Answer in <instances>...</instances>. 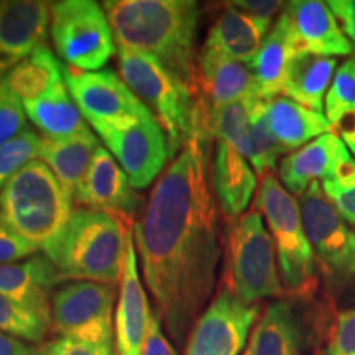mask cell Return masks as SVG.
I'll use <instances>...</instances> for the list:
<instances>
[{
	"mask_svg": "<svg viewBox=\"0 0 355 355\" xmlns=\"http://www.w3.org/2000/svg\"><path fill=\"white\" fill-rule=\"evenodd\" d=\"M212 139L191 137L153 186L133 224L141 273L162 326L181 347L209 303L222 255L211 181Z\"/></svg>",
	"mask_w": 355,
	"mask_h": 355,
	"instance_id": "1",
	"label": "cell"
},
{
	"mask_svg": "<svg viewBox=\"0 0 355 355\" xmlns=\"http://www.w3.org/2000/svg\"><path fill=\"white\" fill-rule=\"evenodd\" d=\"M102 7L119 50L157 58L171 74L196 92V38L201 19L198 2L107 0Z\"/></svg>",
	"mask_w": 355,
	"mask_h": 355,
	"instance_id": "2",
	"label": "cell"
},
{
	"mask_svg": "<svg viewBox=\"0 0 355 355\" xmlns=\"http://www.w3.org/2000/svg\"><path fill=\"white\" fill-rule=\"evenodd\" d=\"M119 73L165 130L170 157L181 152L196 133L211 135V109L157 58L140 51L119 50Z\"/></svg>",
	"mask_w": 355,
	"mask_h": 355,
	"instance_id": "3",
	"label": "cell"
},
{
	"mask_svg": "<svg viewBox=\"0 0 355 355\" xmlns=\"http://www.w3.org/2000/svg\"><path fill=\"white\" fill-rule=\"evenodd\" d=\"M127 229L107 212L78 207L46 252L63 282L121 283L127 250Z\"/></svg>",
	"mask_w": 355,
	"mask_h": 355,
	"instance_id": "4",
	"label": "cell"
},
{
	"mask_svg": "<svg viewBox=\"0 0 355 355\" xmlns=\"http://www.w3.org/2000/svg\"><path fill=\"white\" fill-rule=\"evenodd\" d=\"M73 202L46 163L33 159L0 191V224L46 254L68 224Z\"/></svg>",
	"mask_w": 355,
	"mask_h": 355,
	"instance_id": "5",
	"label": "cell"
},
{
	"mask_svg": "<svg viewBox=\"0 0 355 355\" xmlns=\"http://www.w3.org/2000/svg\"><path fill=\"white\" fill-rule=\"evenodd\" d=\"M255 209L272 235L285 295L309 300L318 286V260L306 237L298 199L283 188L273 173L261 178Z\"/></svg>",
	"mask_w": 355,
	"mask_h": 355,
	"instance_id": "6",
	"label": "cell"
},
{
	"mask_svg": "<svg viewBox=\"0 0 355 355\" xmlns=\"http://www.w3.org/2000/svg\"><path fill=\"white\" fill-rule=\"evenodd\" d=\"M224 275L220 286L247 304L285 295L277 250L263 216L252 209L227 220L224 239Z\"/></svg>",
	"mask_w": 355,
	"mask_h": 355,
	"instance_id": "7",
	"label": "cell"
},
{
	"mask_svg": "<svg viewBox=\"0 0 355 355\" xmlns=\"http://www.w3.org/2000/svg\"><path fill=\"white\" fill-rule=\"evenodd\" d=\"M50 35L58 56L79 71H101L117 51L104 7L94 0L53 2Z\"/></svg>",
	"mask_w": 355,
	"mask_h": 355,
	"instance_id": "8",
	"label": "cell"
},
{
	"mask_svg": "<svg viewBox=\"0 0 355 355\" xmlns=\"http://www.w3.org/2000/svg\"><path fill=\"white\" fill-rule=\"evenodd\" d=\"M115 286L71 282L51 298V331L60 339L112 345Z\"/></svg>",
	"mask_w": 355,
	"mask_h": 355,
	"instance_id": "9",
	"label": "cell"
},
{
	"mask_svg": "<svg viewBox=\"0 0 355 355\" xmlns=\"http://www.w3.org/2000/svg\"><path fill=\"white\" fill-rule=\"evenodd\" d=\"M117 159L135 189H145L157 180L170 158L166 133L152 112L132 122L89 123Z\"/></svg>",
	"mask_w": 355,
	"mask_h": 355,
	"instance_id": "10",
	"label": "cell"
},
{
	"mask_svg": "<svg viewBox=\"0 0 355 355\" xmlns=\"http://www.w3.org/2000/svg\"><path fill=\"white\" fill-rule=\"evenodd\" d=\"M259 318L260 304L243 303L219 286L191 329L184 355H241Z\"/></svg>",
	"mask_w": 355,
	"mask_h": 355,
	"instance_id": "11",
	"label": "cell"
},
{
	"mask_svg": "<svg viewBox=\"0 0 355 355\" xmlns=\"http://www.w3.org/2000/svg\"><path fill=\"white\" fill-rule=\"evenodd\" d=\"M306 237L321 268L340 283L352 257L355 230L327 199L321 183H313L298 198Z\"/></svg>",
	"mask_w": 355,
	"mask_h": 355,
	"instance_id": "12",
	"label": "cell"
},
{
	"mask_svg": "<svg viewBox=\"0 0 355 355\" xmlns=\"http://www.w3.org/2000/svg\"><path fill=\"white\" fill-rule=\"evenodd\" d=\"M64 84L89 123L132 122L150 112L114 71H79L64 66Z\"/></svg>",
	"mask_w": 355,
	"mask_h": 355,
	"instance_id": "13",
	"label": "cell"
},
{
	"mask_svg": "<svg viewBox=\"0 0 355 355\" xmlns=\"http://www.w3.org/2000/svg\"><path fill=\"white\" fill-rule=\"evenodd\" d=\"M74 202L87 209L107 212L125 227H133L135 217H140L145 209L144 196L137 193L117 159L101 145L79 184Z\"/></svg>",
	"mask_w": 355,
	"mask_h": 355,
	"instance_id": "14",
	"label": "cell"
},
{
	"mask_svg": "<svg viewBox=\"0 0 355 355\" xmlns=\"http://www.w3.org/2000/svg\"><path fill=\"white\" fill-rule=\"evenodd\" d=\"M119 290V303L114 319L115 354L141 355L150 309L145 288L140 282L137 248L133 239V227L127 229V250L123 260V272Z\"/></svg>",
	"mask_w": 355,
	"mask_h": 355,
	"instance_id": "15",
	"label": "cell"
},
{
	"mask_svg": "<svg viewBox=\"0 0 355 355\" xmlns=\"http://www.w3.org/2000/svg\"><path fill=\"white\" fill-rule=\"evenodd\" d=\"M196 96L209 109L259 97L250 66L214 48L202 46L196 61Z\"/></svg>",
	"mask_w": 355,
	"mask_h": 355,
	"instance_id": "16",
	"label": "cell"
},
{
	"mask_svg": "<svg viewBox=\"0 0 355 355\" xmlns=\"http://www.w3.org/2000/svg\"><path fill=\"white\" fill-rule=\"evenodd\" d=\"M53 2L0 0V58L15 66L46 44Z\"/></svg>",
	"mask_w": 355,
	"mask_h": 355,
	"instance_id": "17",
	"label": "cell"
},
{
	"mask_svg": "<svg viewBox=\"0 0 355 355\" xmlns=\"http://www.w3.org/2000/svg\"><path fill=\"white\" fill-rule=\"evenodd\" d=\"M301 300L279 298L265 308L252 331L250 355H301L311 337Z\"/></svg>",
	"mask_w": 355,
	"mask_h": 355,
	"instance_id": "18",
	"label": "cell"
},
{
	"mask_svg": "<svg viewBox=\"0 0 355 355\" xmlns=\"http://www.w3.org/2000/svg\"><path fill=\"white\" fill-rule=\"evenodd\" d=\"M352 155L339 135L326 133L279 159L278 180L291 196L298 199L311 184L329 178Z\"/></svg>",
	"mask_w": 355,
	"mask_h": 355,
	"instance_id": "19",
	"label": "cell"
},
{
	"mask_svg": "<svg viewBox=\"0 0 355 355\" xmlns=\"http://www.w3.org/2000/svg\"><path fill=\"white\" fill-rule=\"evenodd\" d=\"M295 33L298 50L319 56H352L354 46L345 37L334 13L321 0H293L283 8Z\"/></svg>",
	"mask_w": 355,
	"mask_h": 355,
	"instance_id": "20",
	"label": "cell"
},
{
	"mask_svg": "<svg viewBox=\"0 0 355 355\" xmlns=\"http://www.w3.org/2000/svg\"><path fill=\"white\" fill-rule=\"evenodd\" d=\"M63 279L44 254L0 265V295L33 311L51 326V298Z\"/></svg>",
	"mask_w": 355,
	"mask_h": 355,
	"instance_id": "21",
	"label": "cell"
},
{
	"mask_svg": "<svg viewBox=\"0 0 355 355\" xmlns=\"http://www.w3.org/2000/svg\"><path fill=\"white\" fill-rule=\"evenodd\" d=\"M257 176L248 159L237 150L216 140L211 163V181L217 206L225 220H234L245 214L254 193Z\"/></svg>",
	"mask_w": 355,
	"mask_h": 355,
	"instance_id": "22",
	"label": "cell"
},
{
	"mask_svg": "<svg viewBox=\"0 0 355 355\" xmlns=\"http://www.w3.org/2000/svg\"><path fill=\"white\" fill-rule=\"evenodd\" d=\"M298 51L291 24L282 12L266 33L259 53L248 64L259 87L260 99L270 101L282 94L291 58Z\"/></svg>",
	"mask_w": 355,
	"mask_h": 355,
	"instance_id": "23",
	"label": "cell"
},
{
	"mask_svg": "<svg viewBox=\"0 0 355 355\" xmlns=\"http://www.w3.org/2000/svg\"><path fill=\"white\" fill-rule=\"evenodd\" d=\"M266 119L275 139L288 153L332 132V123L324 112L306 107L283 94L266 101Z\"/></svg>",
	"mask_w": 355,
	"mask_h": 355,
	"instance_id": "24",
	"label": "cell"
},
{
	"mask_svg": "<svg viewBox=\"0 0 355 355\" xmlns=\"http://www.w3.org/2000/svg\"><path fill=\"white\" fill-rule=\"evenodd\" d=\"M268 32L270 28L227 2L222 3L220 15H217L212 24L204 46L214 48L225 56L250 64Z\"/></svg>",
	"mask_w": 355,
	"mask_h": 355,
	"instance_id": "25",
	"label": "cell"
},
{
	"mask_svg": "<svg viewBox=\"0 0 355 355\" xmlns=\"http://www.w3.org/2000/svg\"><path fill=\"white\" fill-rule=\"evenodd\" d=\"M97 148H99V140L91 132V128L68 139L51 140L43 137L38 159L46 163L74 201L79 184L86 176Z\"/></svg>",
	"mask_w": 355,
	"mask_h": 355,
	"instance_id": "26",
	"label": "cell"
},
{
	"mask_svg": "<svg viewBox=\"0 0 355 355\" xmlns=\"http://www.w3.org/2000/svg\"><path fill=\"white\" fill-rule=\"evenodd\" d=\"M337 71L336 58L298 50L288 66L282 94L306 107L324 112V97Z\"/></svg>",
	"mask_w": 355,
	"mask_h": 355,
	"instance_id": "27",
	"label": "cell"
},
{
	"mask_svg": "<svg viewBox=\"0 0 355 355\" xmlns=\"http://www.w3.org/2000/svg\"><path fill=\"white\" fill-rule=\"evenodd\" d=\"M24 109L26 119L42 132L44 139H68L89 130L84 115L64 83L40 99L24 102Z\"/></svg>",
	"mask_w": 355,
	"mask_h": 355,
	"instance_id": "28",
	"label": "cell"
},
{
	"mask_svg": "<svg viewBox=\"0 0 355 355\" xmlns=\"http://www.w3.org/2000/svg\"><path fill=\"white\" fill-rule=\"evenodd\" d=\"M64 66L46 44L35 50L8 71L3 81L21 102L35 101L64 83Z\"/></svg>",
	"mask_w": 355,
	"mask_h": 355,
	"instance_id": "29",
	"label": "cell"
},
{
	"mask_svg": "<svg viewBox=\"0 0 355 355\" xmlns=\"http://www.w3.org/2000/svg\"><path fill=\"white\" fill-rule=\"evenodd\" d=\"M259 97L232 102L209 110V128L214 140L225 144L237 150L245 157L248 132H250L252 115Z\"/></svg>",
	"mask_w": 355,
	"mask_h": 355,
	"instance_id": "30",
	"label": "cell"
},
{
	"mask_svg": "<svg viewBox=\"0 0 355 355\" xmlns=\"http://www.w3.org/2000/svg\"><path fill=\"white\" fill-rule=\"evenodd\" d=\"M285 153V148L279 145L273 132L270 130L268 119H266V101L259 99L254 109V115H252L245 158L254 168L255 175L263 178L273 173L275 168L278 166L279 157Z\"/></svg>",
	"mask_w": 355,
	"mask_h": 355,
	"instance_id": "31",
	"label": "cell"
},
{
	"mask_svg": "<svg viewBox=\"0 0 355 355\" xmlns=\"http://www.w3.org/2000/svg\"><path fill=\"white\" fill-rule=\"evenodd\" d=\"M324 115L334 125L355 117V58L350 56L336 71L324 97Z\"/></svg>",
	"mask_w": 355,
	"mask_h": 355,
	"instance_id": "32",
	"label": "cell"
},
{
	"mask_svg": "<svg viewBox=\"0 0 355 355\" xmlns=\"http://www.w3.org/2000/svg\"><path fill=\"white\" fill-rule=\"evenodd\" d=\"M48 329L50 324L43 321L38 314L8 296L0 295V332L24 343L40 344L46 337Z\"/></svg>",
	"mask_w": 355,
	"mask_h": 355,
	"instance_id": "33",
	"label": "cell"
},
{
	"mask_svg": "<svg viewBox=\"0 0 355 355\" xmlns=\"http://www.w3.org/2000/svg\"><path fill=\"white\" fill-rule=\"evenodd\" d=\"M42 135L26 128L7 144L0 146V191L30 162L40 158Z\"/></svg>",
	"mask_w": 355,
	"mask_h": 355,
	"instance_id": "34",
	"label": "cell"
},
{
	"mask_svg": "<svg viewBox=\"0 0 355 355\" xmlns=\"http://www.w3.org/2000/svg\"><path fill=\"white\" fill-rule=\"evenodd\" d=\"M327 199L349 225L355 227V159L350 157L329 178L321 181Z\"/></svg>",
	"mask_w": 355,
	"mask_h": 355,
	"instance_id": "35",
	"label": "cell"
},
{
	"mask_svg": "<svg viewBox=\"0 0 355 355\" xmlns=\"http://www.w3.org/2000/svg\"><path fill=\"white\" fill-rule=\"evenodd\" d=\"M26 114L24 102L0 81V146L26 130Z\"/></svg>",
	"mask_w": 355,
	"mask_h": 355,
	"instance_id": "36",
	"label": "cell"
},
{
	"mask_svg": "<svg viewBox=\"0 0 355 355\" xmlns=\"http://www.w3.org/2000/svg\"><path fill=\"white\" fill-rule=\"evenodd\" d=\"M324 354L355 355V306L336 314Z\"/></svg>",
	"mask_w": 355,
	"mask_h": 355,
	"instance_id": "37",
	"label": "cell"
},
{
	"mask_svg": "<svg viewBox=\"0 0 355 355\" xmlns=\"http://www.w3.org/2000/svg\"><path fill=\"white\" fill-rule=\"evenodd\" d=\"M38 248L0 224V265L17 263L38 254Z\"/></svg>",
	"mask_w": 355,
	"mask_h": 355,
	"instance_id": "38",
	"label": "cell"
},
{
	"mask_svg": "<svg viewBox=\"0 0 355 355\" xmlns=\"http://www.w3.org/2000/svg\"><path fill=\"white\" fill-rule=\"evenodd\" d=\"M44 355H117L109 344H87L73 339H58L44 344Z\"/></svg>",
	"mask_w": 355,
	"mask_h": 355,
	"instance_id": "39",
	"label": "cell"
},
{
	"mask_svg": "<svg viewBox=\"0 0 355 355\" xmlns=\"http://www.w3.org/2000/svg\"><path fill=\"white\" fill-rule=\"evenodd\" d=\"M230 3L266 28H272L273 19L285 8V2L277 0H235Z\"/></svg>",
	"mask_w": 355,
	"mask_h": 355,
	"instance_id": "40",
	"label": "cell"
},
{
	"mask_svg": "<svg viewBox=\"0 0 355 355\" xmlns=\"http://www.w3.org/2000/svg\"><path fill=\"white\" fill-rule=\"evenodd\" d=\"M162 327V321H159L157 311L152 309L141 355H178L176 349L170 343V339L163 334Z\"/></svg>",
	"mask_w": 355,
	"mask_h": 355,
	"instance_id": "41",
	"label": "cell"
},
{
	"mask_svg": "<svg viewBox=\"0 0 355 355\" xmlns=\"http://www.w3.org/2000/svg\"><path fill=\"white\" fill-rule=\"evenodd\" d=\"M327 6L355 50V0H329Z\"/></svg>",
	"mask_w": 355,
	"mask_h": 355,
	"instance_id": "42",
	"label": "cell"
},
{
	"mask_svg": "<svg viewBox=\"0 0 355 355\" xmlns=\"http://www.w3.org/2000/svg\"><path fill=\"white\" fill-rule=\"evenodd\" d=\"M37 350L25 344L24 340L0 332V355H35Z\"/></svg>",
	"mask_w": 355,
	"mask_h": 355,
	"instance_id": "43",
	"label": "cell"
},
{
	"mask_svg": "<svg viewBox=\"0 0 355 355\" xmlns=\"http://www.w3.org/2000/svg\"><path fill=\"white\" fill-rule=\"evenodd\" d=\"M340 139L347 146L349 153L355 157V119L352 122H349L347 125H343V130H340Z\"/></svg>",
	"mask_w": 355,
	"mask_h": 355,
	"instance_id": "44",
	"label": "cell"
},
{
	"mask_svg": "<svg viewBox=\"0 0 355 355\" xmlns=\"http://www.w3.org/2000/svg\"><path fill=\"white\" fill-rule=\"evenodd\" d=\"M339 285H354L355 286V239H354V248H352V257H350L347 272H345L344 278L340 279Z\"/></svg>",
	"mask_w": 355,
	"mask_h": 355,
	"instance_id": "45",
	"label": "cell"
},
{
	"mask_svg": "<svg viewBox=\"0 0 355 355\" xmlns=\"http://www.w3.org/2000/svg\"><path fill=\"white\" fill-rule=\"evenodd\" d=\"M10 69H12V64L7 63L6 60H2V58H0V81H2V79L7 76V73Z\"/></svg>",
	"mask_w": 355,
	"mask_h": 355,
	"instance_id": "46",
	"label": "cell"
},
{
	"mask_svg": "<svg viewBox=\"0 0 355 355\" xmlns=\"http://www.w3.org/2000/svg\"><path fill=\"white\" fill-rule=\"evenodd\" d=\"M314 355H326V354H324V350H322V349H318L316 352H314Z\"/></svg>",
	"mask_w": 355,
	"mask_h": 355,
	"instance_id": "47",
	"label": "cell"
},
{
	"mask_svg": "<svg viewBox=\"0 0 355 355\" xmlns=\"http://www.w3.org/2000/svg\"><path fill=\"white\" fill-rule=\"evenodd\" d=\"M35 355H44V354H43V350H42V347L37 349V354H35Z\"/></svg>",
	"mask_w": 355,
	"mask_h": 355,
	"instance_id": "48",
	"label": "cell"
},
{
	"mask_svg": "<svg viewBox=\"0 0 355 355\" xmlns=\"http://www.w3.org/2000/svg\"><path fill=\"white\" fill-rule=\"evenodd\" d=\"M242 355H250V350L245 349V350H243V354H242Z\"/></svg>",
	"mask_w": 355,
	"mask_h": 355,
	"instance_id": "49",
	"label": "cell"
},
{
	"mask_svg": "<svg viewBox=\"0 0 355 355\" xmlns=\"http://www.w3.org/2000/svg\"><path fill=\"white\" fill-rule=\"evenodd\" d=\"M352 56H354V58H355V50H354V55H352Z\"/></svg>",
	"mask_w": 355,
	"mask_h": 355,
	"instance_id": "50",
	"label": "cell"
}]
</instances>
